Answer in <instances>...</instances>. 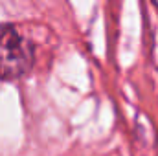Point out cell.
I'll use <instances>...</instances> for the list:
<instances>
[{
  "mask_svg": "<svg viewBox=\"0 0 158 156\" xmlns=\"http://www.w3.org/2000/svg\"><path fill=\"white\" fill-rule=\"evenodd\" d=\"M33 64V46L11 24H0V79H17Z\"/></svg>",
  "mask_w": 158,
  "mask_h": 156,
  "instance_id": "obj_1",
  "label": "cell"
},
{
  "mask_svg": "<svg viewBox=\"0 0 158 156\" xmlns=\"http://www.w3.org/2000/svg\"><path fill=\"white\" fill-rule=\"evenodd\" d=\"M155 2H156V6H158V0H155Z\"/></svg>",
  "mask_w": 158,
  "mask_h": 156,
  "instance_id": "obj_2",
  "label": "cell"
}]
</instances>
